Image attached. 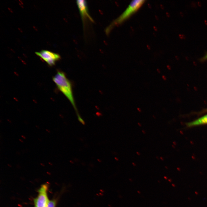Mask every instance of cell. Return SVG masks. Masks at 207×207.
Returning <instances> with one entry per match:
<instances>
[{
  "instance_id": "obj_1",
  "label": "cell",
  "mask_w": 207,
  "mask_h": 207,
  "mask_svg": "<svg viewBox=\"0 0 207 207\" xmlns=\"http://www.w3.org/2000/svg\"><path fill=\"white\" fill-rule=\"evenodd\" d=\"M53 80L58 89L67 98L70 102L76 112L78 120L82 124L85 122L78 112L76 108L73 94L72 86L70 81L63 72L58 71L53 78Z\"/></svg>"
},
{
  "instance_id": "obj_2",
  "label": "cell",
  "mask_w": 207,
  "mask_h": 207,
  "mask_svg": "<svg viewBox=\"0 0 207 207\" xmlns=\"http://www.w3.org/2000/svg\"><path fill=\"white\" fill-rule=\"evenodd\" d=\"M145 1L143 0L133 1L120 16L106 28V33L108 34L114 26L121 23L137 11L143 4Z\"/></svg>"
},
{
  "instance_id": "obj_3",
  "label": "cell",
  "mask_w": 207,
  "mask_h": 207,
  "mask_svg": "<svg viewBox=\"0 0 207 207\" xmlns=\"http://www.w3.org/2000/svg\"><path fill=\"white\" fill-rule=\"evenodd\" d=\"M35 53L50 66L54 65L55 62L61 58L60 55L58 54L47 50L36 52Z\"/></svg>"
},
{
  "instance_id": "obj_4",
  "label": "cell",
  "mask_w": 207,
  "mask_h": 207,
  "mask_svg": "<svg viewBox=\"0 0 207 207\" xmlns=\"http://www.w3.org/2000/svg\"><path fill=\"white\" fill-rule=\"evenodd\" d=\"M47 185H43L39 189L37 197L34 200L35 207H47L49 202L47 191Z\"/></svg>"
},
{
  "instance_id": "obj_5",
  "label": "cell",
  "mask_w": 207,
  "mask_h": 207,
  "mask_svg": "<svg viewBox=\"0 0 207 207\" xmlns=\"http://www.w3.org/2000/svg\"><path fill=\"white\" fill-rule=\"evenodd\" d=\"M76 3L83 21H84L85 19L88 18L91 21L93 22L92 18L89 13L86 1L83 0H78L76 1Z\"/></svg>"
},
{
  "instance_id": "obj_6",
  "label": "cell",
  "mask_w": 207,
  "mask_h": 207,
  "mask_svg": "<svg viewBox=\"0 0 207 207\" xmlns=\"http://www.w3.org/2000/svg\"><path fill=\"white\" fill-rule=\"evenodd\" d=\"M207 124V114L193 121L186 124L187 127H191L200 125Z\"/></svg>"
},
{
  "instance_id": "obj_7",
  "label": "cell",
  "mask_w": 207,
  "mask_h": 207,
  "mask_svg": "<svg viewBox=\"0 0 207 207\" xmlns=\"http://www.w3.org/2000/svg\"><path fill=\"white\" fill-rule=\"evenodd\" d=\"M56 204V201L55 200L49 201L47 207H55Z\"/></svg>"
},
{
  "instance_id": "obj_8",
  "label": "cell",
  "mask_w": 207,
  "mask_h": 207,
  "mask_svg": "<svg viewBox=\"0 0 207 207\" xmlns=\"http://www.w3.org/2000/svg\"><path fill=\"white\" fill-rule=\"evenodd\" d=\"M206 60H207V52L205 53V55L200 59V60L202 62Z\"/></svg>"
},
{
  "instance_id": "obj_9",
  "label": "cell",
  "mask_w": 207,
  "mask_h": 207,
  "mask_svg": "<svg viewBox=\"0 0 207 207\" xmlns=\"http://www.w3.org/2000/svg\"><path fill=\"white\" fill-rule=\"evenodd\" d=\"M162 79L163 80H166V77L164 76L163 75L162 76Z\"/></svg>"
},
{
  "instance_id": "obj_10",
  "label": "cell",
  "mask_w": 207,
  "mask_h": 207,
  "mask_svg": "<svg viewBox=\"0 0 207 207\" xmlns=\"http://www.w3.org/2000/svg\"><path fill=\"white\" fill-rule=\"evenodd\" d=\"M21 136V137H22V138H23L24 139H26V137L24 136L23 135H22Z\"/></svg>"
},
{
  "instance_id": "obj_11",
  "label": "cell",
  "mask_w": 207,
  "mask_h": 207,
  "mask_svg": "<svg viewBox=\"0 0 207 207\" xmlns=\"http://www.w3.org/2000/svg\"><path fill=\"white\" fill-rule=\"evenodd\" d=\"M46 131L47 132H48V133H50V131L49 130H48V129H46Z\"/></svg>"
},
{
  "instance_id": "obj_12",
  "label": "cell",
  "mask_w": 207,
  "mask_h": 207,
  "mask_svg": "<svg viewBox=\"0 0 207 207\" xmlns=\"http://www.w3.org/2000/svg\"><path fill=\"white\" fill-rule=\"evenodd\" d=\"M19 141H20L21 142H22V143L23 142V140H22V139H19Z\"/></svg>"
},
{
  "instance_id": "obj_13",
  "label": "cell",
  "mask_w": 207,
  "mask_h": 207,
  "mask_svg": "<svg viewBox=\"0 0 207 207\" xmlns=\"http://www.w3.org/2000/svg\"><path fill=\"white\" fill-rule=\"evenodd\" d=\"M137 109L139 112H140L141 111V110L139 108H137Z\"/></svg>"
},
{
  "instance_id": "obj_14",
  "label": "cell",
  "mask_w": 207,
  "mask_h": 207,
  "mask_svg": "<svg viewBox=\"0 0 207 207\" xmlns=\"http://www.w3.org/2000/svg\"><path fill=\"white\" fill-rule=\"evenodd\" d=\"M48 163L51 165H53L52 163L50 162H48Z\"/></svg>"
},
{
  "instance_id": "obj_15",
  "label": "cell",
  "mask_w": 207,
  "mask_h": 207,
  "mask_svg": "<svg viewBox=\"0 0 207 207\" xmlns=\"http://www.w3.org/2000/svg\"><path fill=\"white\" fill-rule=\"evenodd\" d=\"M40 164H41V165L42 166H45V165H44V164H43L42 163H40Z\"/></svg>"
},
{
  "instance_id": "obj_16",
  "label": "cell",
  "mask_w": 207,
  "mask_h": 207,
  "mask_svg": "<svg viewBox=\"0 0 207 207\" xmlns=\"http://www.w3.org/2000/svg\"><path fill=\"white\" fill-rule=\"evenodd\" d=\"M204 112H207V109H205V110H204Z\"/></svg>"
},
{
  "instance_id": "obj_17",
  "label": "cell",
  "mask_w": 207,
  "mask_h": 207,
  "mask_svg": "<svg viewBox=\"0 0 207 207\" xmlns=\"http://www.w3.org/2000/svg\"><path fill=\"white\" fill-rule=\"evenodd\" d=\"M36 126V127L37 129H39V126Z\"/></svg>"
},
{
  "instance_id": "obj_18",
  "label": "cell",
  "mask_w": 207,
  "mask_h": 207,
  "mask_svg": "<svg viewBox=\"0 0 207 207\" xmlns=\"http://www.w3.org/2000/svg\"><path fill=\"white\" fill-rule=\"evenodd\" d=\"M7 165L10 167H11V166L9 164H8Z\"/></svg>"
},
{
  "instance_id": "obj_19",
  "label": "cell",
  "mask_w": 207,
  "mask_h": 207,
  "mask_svg": "<svg viewBox=\"0 0 207 207\" xmlns=\"http://www.w3.org/2000/svg\"><path fill=\"white\" fill-rule=\"evenodd\" d=\"M38 139H39V140L40 141L41 140L40 139H39V138H38Z\"/></svg>"
}]
</instances>
